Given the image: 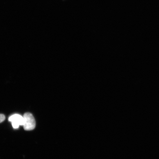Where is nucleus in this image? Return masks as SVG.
<instances>
[{"instance_id":"1","label":"nucleus","mask_w":159,"mask_h":159,"mask_svg":"<svg viewBox=\"0 0 159 159\" xmlns=\"http://www.w3.org/2000/svg\"><path fill=\"white\" fill-rule=\"evenodd\" d=\"M24 119V128L27 131L31 130L34 129L35 127V119L33 115L30 113H26L23 116Z\"/></svg>"},{"instance_id":"2","label":"nucleus","mask_w":159,"mask_h":159,"mask_svg":"<svg viewBox=\"0 0 159 159\" xmlns=\"http://www.w3.org/2000/svg\"><path fill=\"white\" fill-rule=\"evenodd\" d=\"M9 121L11 123L13 128L15 129L18 128L20 125L23 126L24 124L23 116L18 114L12 115L10 116Z\"/></svg>"},{"instance_id":"3","label":"nucleus","mask_w":159,"mask_h":159,"mask_svg":"<svg viewBox=\"0 0 159 159\" xmlns=\"http://www.w3.org/2000/svg\"><path fill=\"white\" fill-rule=\"evenodd\" d=\"M5 116L4 115L2 114H0V123L2 122L5 120Z\"/></svg>"}]
</instances>
